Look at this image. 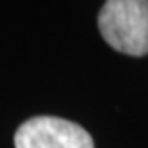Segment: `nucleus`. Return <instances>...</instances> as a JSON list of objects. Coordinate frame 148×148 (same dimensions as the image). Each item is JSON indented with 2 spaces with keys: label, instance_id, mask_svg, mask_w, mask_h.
Here are the masks:
<instances>
[{
  "label": "nucleus",
  "instance_id": "f257e3e1",
  "mask_svg": "<svg viewBox=\"0 0 148 148\" xmlns=\"http://www.w3.org/2000/svg\"><path fill=\"white\" fill-rule=\"evenodd\" d=\"M102 38L121 54H148V0H105L98 14Z\"/></svg>",
  "mask_w": 148,
  "mask_h": 148
},
{
  "label": "nucleus",
  "instance_id": "f03ea898",
  "mask_svg": "<svg viewBox=\"0 0 148 148\" xmlns=\"http://www.w3.org/2000/svg\"><path fill=\"white\" fill-rule=\"evenodd\" d=\"M14 148H95V145L77 123L56 116H36L20 125Z\"/></svg>",
  "mask_w": 148,
  "mask_h": 148
}]
</instances>
